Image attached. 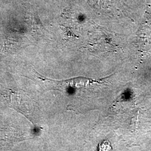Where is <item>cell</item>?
Here are the masks:
<instances>
[{
	"instance_id": "6da1fadb",
	"label": "cell",
	"mask_w": 151,
	"mask_h": 151,
	"mask_svg": "<svg viewBox=\"0 0 151 151\" xmlns=\"http://www.w3.org/2000/svg\"><path fill=\"white\" fill-rule=\"evenodd\" d=\"M35 73L38 76V77L41 80L44 81H47L51 84L54 85V87H57L55 88L57 90H68L69 89L74 90L78 89L80 88H86L87 86H90L92 83L96 82V81L92 80L91 79L87 78H83V77H78L75 78H71L70 80H63V81H55L52 80L50 79H48L45 78L40 75H39L38 72L34 70Z\"/></svg>"
}]
</instances>
